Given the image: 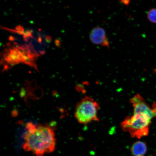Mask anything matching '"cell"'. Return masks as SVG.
Listing matches in <instances>:
<instances>
[{
	"label": "cell",
	"mask_w": 156,
	"mask_h": 156,
	"mask_svg": "<svg viewBox=\"0 0 156 156\" xmlns=\"http://www.w3.org/2000/svg\"><path fill=\"white\" fill-rule=\"evenodd\" d=\"M130 103L133 107V114L126 117L122 122L121 127L132 137L140 139L149 133L152 119L156 116V103L151 107L138 94L130 99Z\"/></svg>",
	"instance_id": "obj_1"
},
{
	"label": "cell",
	"mask_w": 156,
	"mask_h": 156,
	"mask_svg": "<svg viewBox=\"0 0 156 156\" xmlns=\"http://www.w3.org/2000/svg\"><path fill=\"white\" fill-rule=\"evenodd\" d=\"M27 131L24 136L23 149L32 152L37 156H44L55 150V134L48 124L38 125L29 122L26 125Z\"/></svg>",
	"instance_id": "obj_2"
},
{
	"label": "cell",
	"mask_w": 156,
	"mask_h": 156,
	"mask_svg": "<svg viewBox=\"0 0 156 156\" xmlns=\"http://www.w3.org/2000/svg\"><path fill=\"white\" fill-rule=\"evenodd\" d=\"M100 106L97 101L89 97L81 99L76 106L75 116L80 123L87 124L98 121L97 115Z\"/></svg>",
	"instance_id": "obj_3"
},
{
	"label": "cell",
	"mask_w": 156,
	"mask_h": 156,
	"mask_svg": "<svg viewBox=\"0 0 156 156\" xmlns=\"http://www.w3.org/2000/svg\"><path fill=\"white\" fill-rule=\"evenodd\" d=\"M90 40L93 44L109 48L110 43L106 31L102 27H97L92 29L89 35Z\"/></svg>",
	"instance_id": "obj_4"
},
{
	"label": "cell",
	"mask_w": 156,
	"mask_h": 156,
	"mask_svg": "<svg viewBox=\"0 0 156 156\" xmlns=\"http://www.w3.org/2000/svg\"><path fill=\"white\" fill-rule=\"evenodd\" d=\"M130 150L133 156H145L147 153V148L145 142L138 141L133 144Z\"/></svg>",
	"instance_id": "obj_5"
},
{
	"label": "cell",
	"mask_w": 156,
	"mask_h": 156,
	"mask_svg": "<svg viewBox=\"0 0 156 156\" xmlns=\"http://www.w3.org/2000/svg\"><path fill=\"white\" fill-rule=\"evenodd\" d=\"M148 19L150 22L156 23V8L150 9L147 13Z\"/></svg>",
	"instance_id": "obj_6"
},
{
	"label": "cell",
	"mask_w": 156,
	"mask_h": 156,
	"mask_svg": "<svg viewBox=\"0 0 156 156\" xmlns=\"http://www.w3.org/2000/svg\"><path fill=\"white\" fill-rule=\"evenodd\" d=\"M120 2L123 4L126 5H128L130 2V1H122Z\"/></svg>",
	"instance_id": "obj_7"
},
{
	"label": "cell",
	"mask_w": 156,
	"mask_h": 156,
	"mask_svg": "<svg viewBox=\"0 0 156 156\" xmlns=\"http://www.w3.org/2000/svg\"><path fill=\"white\" fill-rule=\"evenodd\" d=\"M155 71L156 72V68L154 69Z\"/></svg>",
	"instance_id": "obj_8"
}]
</instances>
